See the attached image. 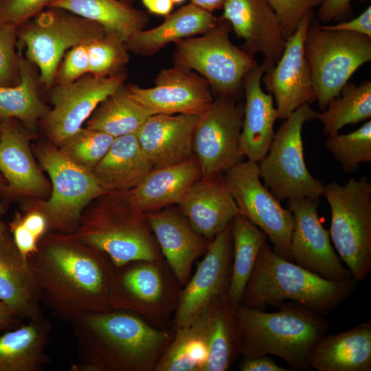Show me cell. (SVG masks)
<instances>
[{"mask_svg":"<svg viewBox=\"0 0 371 371\" xmlns=\"http://www.w3.org/2000/svg\"><path fill=\"white\" fill-rule=\"evenodd\" d=\"M27 262L42 303L60 319L71 322L85 313L112 309L117 267L107 254L74 233L47 232Z\"/></svg>","mask_w":371,"mask_h":371,"instance_id":"obj_1","label":"cell"},{"mask_svg":"<svg viewBox=\"0 0 371 371\" xmlns=\"http://www.w3.org/2000/svg\"><path fill=\"white\" fill-rule=\"evenodd\" d=\"M71 324L80 359L71 371H155L174 335L124 309L85 313Z\"/></svg>","mask_w":371,"mask_h":371,"instance_id":"obj_2","label":"cell"},{"mask_svg":"<svg viewBox=\"0 0 371 371\" xmlns=\"http://www.w3.org/2000/svg\"><path fill=\"white\" fill-rule=\"evenodd\" d=\"M278 308L271 313L243 305L236 308L241 357L272 355L291 370H311L312 352L329 331L328 322L324 315L292 302Z\"/></svg>","mask_w":371,"mask_h":371,"instance_id":"obj_3","label":"cell"},{"mask_svg":"<svg viewBox=\"0 0 371 371\" xmlns=\"http://www.w3.org/2000/svg\"><path fill=\"white\" fill-rule=\"evenodd\" d=\"M357 282L328 280L278 255L265 242L240 305L278 307L289 300L324 315L346 301Z\"/></svg>","mask_w":371,"mask_h":371,"instance_id":"obj_4","label":"cell"},{"mask_svg":"<svg viewBox=\"0 0 371 371\" xmlns=\"http://www.w3.org/2000/svg\"><path fill=\"white\" fill-rule=\"evenodd\" d=\"M74 233L107 254L117 267L135 260L164 259L146 213L129 190L109 191L93 200Z\"/></svg>","mask_w":371,"mask_h":371,"instance_id":"obj_5","label":"cell"},{"mask_svg":"<svg viewBox=\"0 0 371 371\" xmlns=\"http://www.w3.org/2000/svg\"><path fill=\"white\" fill-rule=\"evenodd\" d=\"M41 169L49 178L51 192L46 199L30 205L43 213L49 232L74 233L87 206L109 190L95 174L80 166L52 143L34 146Z\"/></svg>","mask_w":371,"mask_h":371,"instance_id":"obj_6","label":"cell"},{"mask_svg":"<svg viewBox=\"0 0 371 371\" xmlns=\"http://www.w3.org/2000/svg\"><path fill=\"white\" fill-rule=\"evenodd\" d=\"M323 196L330 208V240L352 278L362 281L371 271V183L366 177L333 181Z\"/></svg>","mask_w":371,"mask_h":371,"instance_id":"obj_7","label":"cell"},{"mask_svg":"<svg viewBox=\"0 0 371 371\" xmlns=\"http://www.w3.org/2000/svg\"><path fill=\"white\" fill-rule=\"evenodd\" d=\"M232 27L220 17L208 32L175 43L173 65L192 70L209 82L214 97L239 100L247 74L258 63L254 56L232 43Z\"/></svg>","mask_w":371,"mask_h":371,"instance_id":"obj_8","label":"cell"},{"mask_svg":"<svg viewBox=\"0 0 371 371\" xmlns=\"http://www.w3.org/2000/svg\"><path fill=\"white\" fill-rule=\"evenodd\" d=\"M317 115L308 103L298 107L275 132L267 154L258 162L260 179L279 202L323 196L325 185L308 171L302 140L304 124Z\"/></svg>","mask_w":371,"mask_h":371,"instance_id":"obj_9","label":"cell"},{"mask_svg":"<svg viewBox=\"0 0 371 371\" xmlns=\"http://www.w3.org/2000/svg\"><path fill=\"white\" fill-rule=\"evenodd\" d=\"M181 289L164 259L129 262L116 269L111 308L131 311L157 328H168Z\"/></svg>","mask_w":371,"mask_h":371,"instance_id":"obj_10","label":"cell"},{"mask_svg":"<svg viewBox=\"0 0 371 371\" xmlns=\"http://www.w3.org/2000/svg\"><path fill=\"white\" fill-rule=\"evenodd\" d=\"M304 54L310 66L319 109L323 111L338 96L354 73L371 60V38L324 29L311 21Z\"/></svg>","mask_w":371,"mask_h":371,"instance_id":"obj_11","label":"cell"},{"mask_svg":"<svg viewBox=\"0 0 371 371\" xmlns=\"http://www.w3.org/2000/svg\"><path fill=\"white\" fill-rule=\"evenodd\" d=\"M20 33L29 60L38 67L43 83L50 87L65 53L87 44L107 32L100 25L64 10L48 8L33 18Z\"/></svg>","mask_w":371,"mask_h":371,"instance_id":"obj_12","label":"cell"},{"mask_svg":"<svg viewBox=\"0 0 371 371\" xmlns=\"http://www.w3.org/2000/svg\"><path fill=\"white\" fill-rule=\"evenodd\" d=\"M221 178L234 199L239 214L267 234L274 252L293 262L290 245L294 217L261 183L258 163L242 161Z\"/></svg>","mask_w":371,"mask_h":371,"instance_id":"obj_13","label":"cell"},{"mask_svg":"<svg viewBox=\"0 0 371 371\" xmlns=\"http://www.w3.org/2000/svg\"><path fill=\"white\" fill-rule=\"evenodd\" d=\"M244 103L232 97H215L199 116L193 135V153L201 167L202 179L221 175L243 161L240 136Z\"/></svg>","mask_w":371,"mask_h":371,"instance_id":"obj_14","label":"cell"},{"mask_svg":"<svg viewBox=\"0 0 371 371\" xmlns=\"http://www.w3.org/2000/svg\"><path fill=\"white\" fill-rule=\"evenodd\" d=\"M126 78L124 71L109 76L87 74L54 88L53 107L42 119L52 144L59 146L82 128L98 105L124 86Z\"/></svg>","mask_w":371,"mask_h":371,"instance_id":"obj_15","label":"cell"},{"mask_svg":"<svg viewBox=\"0 0 371 371\" xmlns=\"http://www.w3.org/2000/svg\"><path fill=\"white\" fill-rule=\"evenodd\" d=\"M232 258L229 223L210 241L194 275L182 288L172 319L173 330L191 324L217 298L227 294Z\"/></svg>","mask_w":371,"mask_h":371,"instance_id":"obj_16","label":"cell"},{"mask_svg":"<svg viewBox=\"0 0 371 371\" xmlns=\"http://www.w3.org/2000/svg\"><path fill=\"white\" fill-rule=\"evenodd\" d=\"M311 12L302 16L294 32L286 38L280 58L262 78L267 91L273 96L280 120H284L302 104L317 100L304 48Z\"/></svg>","mask_w":371,"mask_h":371,"instance_id":"obj_17","label":"cell"},{"mask_svg":"<svg viewBox=\"0 0 371 371\" xmlns=\"http://www.w3.org/2000/svg\"><path fill=\"white\" fill-rule=\"evenodd\" d=\"M295 225L290 251L297 265L330 280L352 278L335 253L329 232L323 227L319 214L317 198L286 200Z\"/></svg>","mask_w":371,"mask_h":371,"instance_id":"obj_18","label":"cell"},{"mask_svg":"<svg viewBox=\"0 0 371 371\" xmlns=\"http://www.w3.org/2000/svg\"><path fill=\"white\" fill-rule=\"evenodd\" d=\"M151 87H125L127 93L153 114L201 115L214 95L209 82L196 72L181 66L161 69Z\"/></svg>","mask_w":371,"mask_h":371,"instance_id":"obj_19","label":"cell"},{"mask_svg":"<svg viewBox=\"0 0 371 371\" xmlns=\"http://www.w3.org/2000/svg\"><path fill=\"white\" fill-rule=\"evenodd\" d=\"M221 18L227 20L241 47L254 56H263L265 72L280 58L286 45L279 19L268 0H226Z\"/></svg>","mask_w":371,"mask_h":371,"instance_id":"obj_20","label":"cell"},{"mask_svg":"<svg viewBox=\"0 0 371 371\" xmlns=\"http://www.w3.org/2000/svg\"><path fill=\"white\" fill-rule=\"evenodd\" d=\"M30 139V135L16 120H1L0 173L7 183L4 193L46 199L51 192V183L36 161Z\"/></svg>","mask_w":371,"mask_h":371,"instance_id":"obj_21","label":"cell"},{"mask_svg":"<svg viewBox=\"0 0 371 371\" xmlns=\"http://www.w3.org/2000/svg\"><path fill=\"white\" fill-rule=\"evenodd\" d=\"M146 215L164 260L183 288L193 264L205 254L210 242L193 229L179 208L170 205Z\"/></svg>","mask_w":371,"mask_h":371,"instance_id":"obj_22","label":"cell"},{"mask_svg":"<svg viewBox=\"0 0 371 371\" xmlns=\"http://www.w3.org/2000/svg\"><path fill=\"white\" fill-rule=\"evenodd\" d=\"M199 116L153 114L146 120L136 135L154 168L178 164L194 154L193 135Z\"/></svg>","mask_w":371,"mask_h":371,"instance_id":"obj_23","label":"cell"},{"mask_svg":"<svg viewBox=\"0 0 371 371\" xmlns=\"http://www.w3.org/2000/svg\"><path fill=\"white\" fill-rule=\"evenodd\" d=\"M264 73L262 65L258 64L247 74L243 81L245 102L240 148L247 160L258 163L270 148L278 119L272 95L262 88Z\"/></svg>","mask_w":371,"mask_h":371,"instance_id":"obj_24","label":"cell"},{"mask_svg":"<svg viewBox=\"0 0 371 371\" xmlns=\"http://www.w3.org/2000/svg\"><path fill=\"white\" fill-rule=\"evenodd\" d=\"M177 205L193 229L210 242L239 214L221 177L200 179Z\"/></svg>","mask_w":371,"mask_h":371,"instance_id":"obj_25","label":"cell"},{"mask_svg":"<svg viewBox=\"0 0 371 371\" xmlns=\"http://www.w3.org/2000/svg\"><path fill=\"white\" fill-rule=\"evenodd\" d=\"M0 300L21 319L43 316L36 280L8 228L0 230Z\"/></svg>","mask_w":371,"mask_h":371,"instance_id":"obj_26","label":"cell"},{"mask_svg":"<svg viewBox=\"0 0 371 371\" xmlns=\"http://www.w3.org/2000/svg\"><path fill=\"white\" fill-rule=\"evenodd\" d=\"M201 179V167L193 154L178 164L154 168L129 191L135 203L146 213L177 204Z\"/></svg>","mask_w":371,"mask_h":371,"instance_id":"obj_27","label":"cell"},{"mask_svg":"<svg viewBox=\"0 0 371 371\" xmlns=\"http://www.w3.org/2000/svg\"><path fill=\"white\" fill-rule=\"evenodd\" d=\"M310 364L317 371H370L371 322L324 335L314 348Z\"/></svg>","mask_w":371,"mask_h":371,"instance_id":"obj_28","label":"cell"},{"mask_svg":"<svg viewBox=\"0 0 371 371\" xmlns=\"http://www.w3.org/2000/svg\"><path fill=\"white\" fill-rule=\"evenodd\" d=\"M218 20L212 12L190 3L166 16L157 26L137 32L126 44L134 54L151 56L168 44L208 32Z\"/></svg>","mask_w":371,"mask_h":371,"instance_id":"obj_29","label":"cell"},{"mask_svg":"<svg viewBox=\"0 0 371 371\" xmlns=\"http://www.w3.org/2000/svg\"><path fill=\"white\" fill-rule=\"evenodd\" d=\"M52 330L43 316L28 319L0 335V371H41L49 362L46 349Z\"/></svg>","mask_w":371,"mask_h":371,"instance_id":"obj_30","label":"cell"},{"mask_svg":"<svg viewBox=\"0 0 371 371\" xmlns=\"http://www.w3.org/2000/svg\"><path fill=\"white\" fill-rule=\"evenodd\" d=\"M154 169L136 133L115 137L93 172L109 191L131 190Z\"/></svg>","mask_w":371,"mask_h":371,"instance_id":"obj_31","label":"cell"},{"mask_svg":"<svg viewBox=\"0 0 371 371\" xmlns=\"http://www.w3.org/2000/svg\"><path fill=\"white\" fill-rule=\"evenodd\" d=\"M56 8L92 21L125 43L148 21V15L121 0H57Z\"/></svg>","mask_w":371,"mask_h":371,"instance_id":"obj_32","label":"cell"},{"mask_svg":"<svg viewBox=\"0 0 371 371\" xmlns=\"http://www.w3.org/2000/svg\"><path fill=\"white\" fill-rule=\"evenodd\" d=\"M209 306L191 324L174 330L155 371H204L208 356Z\"/></svg>","mask_w":371,"mask_h":371,"instance_id":"obj_33","label":"cell"},{"mask_svg":"<svg viewBox=\"0 0 371 371\" xmlns=\"http://www.w3.org/2000/svg\"><path fill=\"white\" fill-rule=\"evenodd\" d=\"M234 307L225 294L209 306L208 356L204 371L230 370L242 355Z\"/></svg>","mask_w":371,"mask_h":371,"instance_id":"obj_34","label":"cell"},{"mask_svg":"<svg viewBox=\"0 0 371 371\" xmlns=\"http://www.w3.org/2000/svg\"><path fill=\"white\" fill-rule=\"evenodd\" d=\"M233 258L227 298L237 307L240 304L246 285L253 272L267 234L246 217L237 214L232 221Z\"/></svg>","mask_w":371,"mask_h":371,"instance_id":"obj_35","label":"cell"},{"mask_svg":"<svg viewBox=\"0 0 371 371\" xmlns=\"http://www.w3.org/2000/svg\"><path fill=\"white\" fill-rule=\"evenodd\" d=\"M152 115L150 110L131 98L123 86L98 105L85 126L115 138L136 133Z\"/></svg>","mask_w":371,"mask_h":371,"instance_id":"obj_36","label":"cell"},{"mask_svg":"<svg viewBox=\"0 0 371 371\" xmlns=\"http://www.w3.org/2000/svg\"><path fill=\"white\" fill-rule=\"evenodd\" d=\"M371 117V81L365 80L359 85L347 82L338 96L333 98L318 119L324 133L331 136L348 124H356Z\"/></svg>","mask_w":371,"mask_h":371,"instance_id":"obj_37","label":"cell"},{"mask_svg":"<svg viewBox=\"0 0 371 371\" xmlns=\"http://www.w3.org/2000/svg\"><path fill=\"white\" fill-rule=\"evenodd\" d=\"M19 82L14 87L0 86V120L14 119L32 126L49 110L38 93L34 76L23 59H17Z\"/></svg>","mask_w":371,"mask_h":371,"instance_id":"obj_38","label":"cell"},{"mask_svg":"<svg viewBox=\"0 0 371 371\" xmlns=\"http://www.w3.org/2000/svg\"><path fill=\"white\" fill-rule=\"evenodd\" d=\"M325 146L345 173L355 172L361 163L371 162V120L353 132L328 136Z\"/></svg>","mask_w":371,"mask_h":371,"instance_id":"obj_39","label":"cell"},{"mask_svg":"<svg viewBox=\"0 0 371 371\" xmlns=\"http://www.w3.org/2000/svg\"><path fill=\"white\" fill-rule=\"evenodd\" d=\"M113 139L114 137L105 133L82 126L58 147L74 161L93 172L108 152Z\"/></svg>","mask_w":371,"mask_h":371,"instance_id":"obj_40","label":"cell"},{"mask_svg":"<svg viewBox=\"0 0 371 371\" xmlns=\"http://www.w3.org/2000/svg\"><path fill=\"white\" fill-rule=\"evenodd\" d=\"M89 74L109 76L120 73L128 63L126 44L115 36L105 33L87 43Z\"/></svg>","mask_w":371,"mask_h":371,"instance_id":"obj_41","label":"cell"},{"mask_svg":"<svg viewBox=\"0 0 371 371\" xmlns=\"http://www.w3.org/2000/svg\"><path fill=\"white\" fill-rule=\"evenodd\" d=\"M323 0H268L276 13L286 39L295 30L302 16Z\"/></svg>","mask_w":371,"mask_h":371,"instance_id":"obj_42","label":"cell"},{"mask_svg":"<svg viewBox=\"0 0 371 371\" xmlns=\"http://www.w3.org/2000/svg\"><path fill=\"white\" fill-rule=\"evenodd\" d=\"M57 0H0V23L19 25Z\"/></svg>","mask_w":371,"mask_h":371,"instance_id":"obj_43","label":"cell"},{"mask_svg":"<svg viewBox=\"0 0 371 371\" xmlns=\"http://www.w3.org/2000/svg\"><path fill=\"white\" fill-rule=\"evenodd\" d=\"M17 27L10 23H0V86H6L16 68Z\"/></svg>","mask_w":371,"mask_h":371,"instance_id":"obj_44","label":"cell"},{"mask_svg":"<svg viewBox=\"0 0 371 371\" xmlns=\"http://www.w3.org/2000/svg\"><path fill=\"white\" fill-rule=\"evenodd\" d=\"M87 44L73 47L66 53L56 77L60 85L68 84L89 74Z\"/></svg>","mask_w":371,"mask_h":371,"instance_id":"obj_45","label":"cell"},{"mask_svg":"<svg viewBox=\"0 0 371 371\" xmlns=\"http://www.w3.org/2000/svg\"><path fill=\"white\" fill-rule=\"evenodd\" d=\"M8 228L21 255L27 261V258L37 251L39 240L23 226L16 213Z\"/></svg>","mask_w":371,"mask_h":371,"instance_id":"obj_46","label":"cell"},{"mask_svg":"<svg viewBox=\"0 0 371 371\" xmlns=\"http://www.w3.org/2000/svg\"><path fill=\"white\" fill-rule=\"evenodd\" d=\"M324 29L358 34L371 38V6L357 17L333 25H321Z\"/></svg>","mask_w":371,"mask_h":371,"instance_id":"obj_47","label":"cell"},{"mask_svg":"<svg viewBox=\"0 0 371 371\" xmlns=\"http://www.w3.org/2000/svg\"><path fill=\"white\" fill-rule=\"evenodd\" d=\"M23 212H16L23 226L39 240L49 232L46 218L41 212L28 204Z\"/></svg>","mask_w":371,"mask_h":371,"instance_id":"obj_48","label":"cell"},{"mask_svg":"<svg viewBox=\"0 0 371 371\" xmlns=\"http://www.w3.org/2000/svg\"><path fill=\"white\" fill-rule=\"evenodd\" d=\"M237 368L240 371H291L289 368L278 365L267 355L254 357H241Z\"/></svg>","mask_w":371,"mask_h":371,"instance_id":"obj_49","label":"cell"},{"mask_svg":"<svg viewBox=\"0 0 371 371\" xmlns=\"http://www.w3.org/2000/svg\"><path fill=\"white\" fill-rule=\"evenodd\" d=\"M352 0H323L317 14L324 23L341 18L348 13Z\"/></svg>","mask_w":371,"mask_h":371,"instance_id":"obj_50","label":"cell"},{"mask_svg":"<svg viewBox=\"0 0 371 371\" xmlns=\"http://www.w3.org/2000/svg\"><path fill=\"white\" fill-rule=\"evenodd\" d=\"M21 320L8 305L0 300V331L19 326Z\"/></svg>","mask_w":371,"mask_h":371,"instance_id":"obj_51","label":"cell"},{"mask_svg":"<svg viewBox=\"0 0 371 371\" xmlns=\"http://www.w3.org/2000/svg\"><path fill=\"white\" fill-rule=\"evenodd\" d=\"M142 2L149 12L159 16H168L174 6L172 0H142Z\"/></svg>","mask_w":371,"mask_h":371,"instance_id":"obj_52","label":"cell"},{"mask_svg":"<svg viewBox=\"0 0 371 371\" xmlns=\"http://www.w3.org/2000/svg\"><path fill=\"white\" fill-rule=\"evenodd\" d=\"M190 3L205 11L212 12L223 8L226 0H190Z\"/></svg>","mask_w":371,"mask_h":371,"instance_id":"obj_53","label":"cell"},{"mask_svg":"<svg viewBox=\"0 0 371 371\" xmlns=\"http://www.w3.org/2000/svg\"><path fill=\"white\" fill-rule=\"evenodd\" d=\"M8 210V202L0 200V230H5L8 229V225L2 220V217L6 214Z\"/></svg>","mask_w":371,"mask_h":371,"instance_id":"obj_54","label":"cell"},{"mask_svg":"<svg viewBox=\"0 0 371 371\" xmlns=\"http://www.w3.org/2000/svg\"><path fill=\"white\" fill-rule=\"evenodd\" d=\"M7 188V183L2 175L0 173V192H5Z\"/></svg>","mask_w":371,"mask_h":371,"instance_id":"obj_55","label":"cell"},{"mask_svg":"<svg viewBox=\"0 0 371 371\" xmlns=\"http://www.w3.org/2000/svg\"><path fill=\"white\" fill-rule=\"evenodd\" d=\"M174 4H179L184 2L186 0H172Z\"/></svg>","mask_w":371,"mask_h":371,"instance_id":"obj_56","label":"cell"},{"mask_svg":"<svg viewBox=\"0 0 371 371\" xmlns=\"http://www.w3.org/2000/svg\"><path fill=\"white\" fill-rule=\"evenodd\" d=\"M121 1H124V2H126V3H128V2H129L131 0H121Z\"/></svg>","mask_w":371,"mask_h":371,"instance_id":"obj_57","label":"cell"},{"mask_svg":"<svg viewBox=\"0 0 371 371\" xmlns=\"http://www.w3.org/2000/svg\"><path fill=\"white\" fill-rule=\"evenodd\" d=\"M1 120H0V133H1Z\"/></svg>","mask_w":371,"mask_h":371,"instance_id":"obj_58","label":"cell"}]
</instances>
